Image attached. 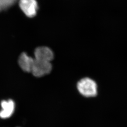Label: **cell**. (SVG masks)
Returning <instances> with one entry per match:
<instances>
[{"mask_svg":"<svg viewBox=\"0 0 127 127\" xmlns=\"http://www.w3.org/2000/svg\"><path fill=\"white\" fill-rule=\"evenodd\" d=\"M77 86L80 93L85 96L92 97L97 94V85L91 78L82 79L78 82Z\"/></svg>","mask_w":127,"mask_h":127,"instance_id":"6da1fadb","label":"cell"},{"mask_svg":"<svg viewBox=\"0 0 127 127\" xmlns=\"http://www.w3.org/2000/svg\"><path fill=\"white\" fill-rule=\"evenodd\" d=\"M52 69V66L50 62L34 59L31 73L35 77H42L50 73Z\"/></svg>","mask_w":127,"mask_h":127,"instance_id":"7a4b0ae2","label":"cell"},{"mask_svg":"<svg viewBox=\"0 0 127 127\" xmlns=\"http://www.w3.org/2000/svg\"><path fill=\"white\" fill-rule=\"evenodd\" d=\"M19 5L20 9L28 17L33 18L36 15L38 9L36 0H20Z\"/></svg>","mask_w":127,"mask_h":127,"instance_id":"3957f363","label":"cell"},{"mask_svg":"<svg viewBox=\"0 0 127 127\" xmlns=\"http://www.w3.org/2000/svg\"><path fill=\"white\" fill-rule=\"evenodd\" d=\"M35 59L50 62L54 58V53L50 48L42 46L37 48L34 51Z\"/></svg>","mask_w":127,"mask_h":127,"instance_id":"277c9868","label":"cell"},{"mask_svg":"<svg viewBox=\"0 0 127 127\" xmlns=\"http://www.w3.org/2000/svg\"><path fill=\"white\" fill-rule=\"evenodd\" d=\"M0 105L1 110L0 111V117L2 119H7L10 117L13 114L15 104L11 99L3 100L1 102Z\"/></svg>","mask_w":127,"mask_h":127,"instance_id":"5b68a950","label":"cell"},{"mask_svg":"<svg viewBox=\"0 0 127 127\" xmlns=\"http://www.w3.org/2000/svg\"><path fill=\"white\" fill-rule=\"evenodd\" d=\"M34 62V59L25 52L20 55L18 59V64L20 67L23 71L28 73L31 72Z\"/></svg>","mask_w":127,"mask_h":127,"instance_id":"8992f818","label":"cell"},{"mask_svg":"<svg viewBox=\"0 0 127 127\" xmlns=\"http://www.w3.org/2000/svg\"><path fill=\"white\" fill-rule=\"evenodd\" d=\"M17 1L18 0H0V12L8 9Z\"/></svg>","mask_w":127,"mask_h":127,"instance_id":"52a82bcc","label":"cell"}]
</instances>
